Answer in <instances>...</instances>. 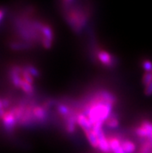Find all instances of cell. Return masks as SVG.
<instances>
[{
  "mask_svg": "<svg viewBox=\"0 0 152 153\" xmlns=\"http://www.w3.org/2000/svg\"><path fill=\"white\" fill-rule=\"evenodd\" d=\"M1 118L2 124L7 131H12L18 124L17 120L16 118L13 110H2L1 109Z\"/></svg>",
  "mask_w": 152,
  "mask_h": 153,
  "instance_id": "cell-1",
  "label": "cell"
},
{
  "mask_svg": "<svg viewBox=\"0 0 152 153\" xmlns=\"http://www.w3.org/2000/svg\"><path fill=\"white\" fill-rule=\"evenodd\" d=\"M96 56L99 62L103 65L112 67L114 65L115 60H114L113 57L110 53L108 52L107 51L102 50V49L99 50L96 53Z\"/></svg>",
  "mask_w": 152,
  "mask_h": 153,
  "instance_id": "cell-2",
  "label": "cell"
},
{
  "mask_svg": "<svg viewBox=\"0 0 152 153\" xmlns=\"http://www.w3.org/2000/svg\"><path fill=\"white\" fill-rule=\"evenodd\" d=\"M47 110L44 106H33V116L34 120L43 121L47 117Z\"/></svg>",
  "mask_w": 152,
  "mask_h": 153,
  "instance_id": "cell-3",
  "label": "cell"
},
{
  "mask_svg": "<svg viewBox=\"0 0 152 153\" xmlns=\"http://www.w3.org/2000/svg\"><path fill=\"white\" fill-rule=\"evenodd\" d=\"M84 132L85 137H86L87 140L89 143L90 144L91 146L94 149H98L99 148V141L98 138H97L96 135L94 134V132L93 131V130H88L85 131Z\"/></svg>",
  "mask_w": 152,
  "mask_h": 153,
  "instance_id": "cell-4",
  "label": "cell"
},
{
  "mask_svg": "<svg viewBox=\"0 0 152 153\" xmlns=\"http://www.w3.org/2000/svg\"><path fill=\"white\" fill-rule=\"evenodd\" d=\"M122 147L125 153H134L137 149V146L134 142L128 139L122 140Z\"/></svg>",
  "mask_w": 152,
  "mask_h": 153,
  "instance_id": "cell-5",
  "label": "cell"
},
{
  "mask_svg": "<svg viewBox=\"0 0 152 153\" xmlns=\"http://www.w3.org/2000/svg\"><path fill=\"white\" fill-rule=\"evenodd\" d=\"M105 125L108 128H116L119 126V120L115 115H112L105 123Z\"/></svg>",
  "mask_w": 152,
  "mask_h": 153,
  "instance_id": "cell-6",
  "label": "cell"
},
{
  "mask_svg": "<svg viewBox=\"0 0 152 153\" xmlns=\"http://www.w3.org/2000/svg\"><path fill=\"white\" fill-rule=\"evenodd\" d=\"M142 82L145 87L150 85L152 82V72H145L143 75Z\"/></svg>",
  "mask_w": 152,
  "mask_h": 153,
  "instance_id": "cell-7",
  "label": "cell"
},
{
  "mask_svg": "<svg viewBox=\"0 0 152 153\" xmlns=\"http://www.w3.org/2000/svg\"><path fill=\"white\" fill-rule=\"evenodd\" d=\"M27 70L32 75L34 78H38L40 76V72H39L37 68H35L34 66L33 65H26L25 66Z\"/></svg>",
  "mask_w": 152,
  "mask_h": 153,
  "instance_id": "cell-8",
  "label": "cell"
},
{
  "mask_svg": "<svg viewBox=\"0 0 152 153\" xmlns=\"http://www.w3.org/2000/svg\"><path fill=\"white\" fill-rule=\"evenodd\" d=\"M143 68L145 72H152V62L149 60L144 61L142 64Z\"/></svg>",
  "mask_w": 152,
  "mask_h": 153,
  "instance_id": "cell-9",
  "label": "cell"
},
{
  "mask_svg": "<svg viewBox=\"0 0 152 153\" xmlns=\"http://www.w3.org/2000/svg\"><path fill=\"white\" fill-rule=\"evenodd\" d=\"M145 93L147 96H151L152 95V82L148 85V86L145 87Z\"/></svg>",
  "mask_w": 152,
  "mask_h": 153,
  "instance_id": "cell-10",
  "label": "cell"
},
{
  "mask_svg": "<svg viewBox=\"0 0 152 153\" xmlns=\"http://www.w3.org/2000/svg\"><path fill=\"white\" fill-rule=\"evenodd\" d=\"M63 1L65 3H69V2H71L72 0H63Z\"/></svg>",
  "mask_w": 152,
  "mask_h": 153,
  "instance_id": "cell-11",
  "label": "cell"
},
{
  "mask_svg": "<svg viewBox=\"0 0 152 153\" xmlns=\"http://www.w3.org/2000/svg\"><path fill=\"white\" fill-rule=\"evenodd\" d=\"M151 138H152V137H151Z\"/></svg>",
  "mask_w": 152,
  "mask_h": 153,
  "instance_id": "cell-12",
  "label": "cell"
}]
</instances>
